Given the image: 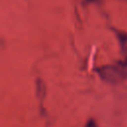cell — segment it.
Wrapping results in <instances>:
<instances>
[{"instance_id":"7a4b0ae2","label":"cell","mask_w":127,"mask_h":127,"mask_svg":"<svg viewBox=\"0 0 127 127\" xmlns=\"http://www.w3.org/2000/svg\"><path fill=\"white\" fill-rule=\"evenodd\" d=\"M86 127H97L96 126V124L93 122V121H89L88 123H87V126Z\"/></svg>"},{"instance_id":"6da1fadb","label":"cell","mask_w":127,"mask_h":127,"mask_svg":"<svg viewBox=\"0 0 127 127\" xmlns=\"http://www.w3.org/2000/svg\"><path fill=\"white\" fill-rule=\"evenodd\" d=\"M100 78L106 82L119 83L127 80V58L113 64L102 65L96 69Z\"/></svg>"}]
</instances>
